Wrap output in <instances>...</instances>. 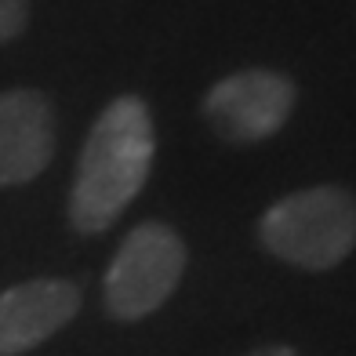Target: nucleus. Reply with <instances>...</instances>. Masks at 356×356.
Listing matches in <instances>:
<instances>
[{
	"label": "nucleus",
	"mask_w": 356,
	"mask_h": 356,
	"mask_svg": "<svg viewBox=\"0 0 356 356\" xmlns=\"http://www.w3.org/2000/svg\"><path fill=\"white\" fill-rule=\"evenodd\" d=\"M153 117L135 95L109 102L80 149L70 189V225L76 233H106L131 204L153 168Z\"/></svg>",
	"instance_id": "1"
},
{
	"label": "nucleus",
	"mask_w": 356,
	"mask_h": 356,
	"mask_svg": "<svg viewBox=\"0 0 356 356\" xmlns=\"http://www.w3.org/2000/svg\"><path fill=\"white\" fill-rule=\"evenodd\" d=\"M258 236L280 262L309 273L334 269L356 248V197L338 186L298 189L262 215Z\"/></svg>",
	"instance_id": "2"
},
{
	"label": "nucleus",
	"mask_w": 356,
	"mask_h": 356,
	"mask_svg": "<svg viewBox=\"0 0 356 356\" xmlns=\"http://www.w3.org/2000/svg\"><path fill=\"white\" fill-rule=\"evenodd\" d=\"M186 273V244L171 225L145 222L124 236L106 269V313L113 320H145L171 298Z\"/></svg>",
	"instance_id": "3"
},
{
	"label": "nucleus",
	"mask_w": 356,
	"mask_h": 356,
	"mask_svg": "<svg viewBox=\"0 0 356 356\" xmlns=\"http://www.w3.org/2000/svg\"><path fill=\"white\" fill-rule=\"evenodd\" d=\"M295 109V84L269 70H244L218 80L204 99V117L225 142H262Z\"/></svg>",
	"instance_id": "4"
},
{
	"label": "nucleus",
	"mask_w": 356,
	"mask_h": 356,
	"mask_svg": "<svg viewBox=\"0 0 356 356\" xmlns=\"http://www.w3.org/2000/svg\"><path fill=\"white\" fill-rule=\"evenodd\" d=\"M55 156V109L33 88L0 91V189L26 186Z\"/></svg>",
	"instance_id": "5"
},
{
	"label": "nucleus",
	"mask_w": 356,
	"mask_h": 356,
	"mask_svg": "<svg viewBox=\"0 0 356 356\" xmlns=\"http://www.w3.org/2000/svg\"><path fill=\"white\" fill-rule=\"evenodd\" d=\"M80 313L73 280H26L0 291V356H22Z\"/></svg>",
	"instance_id": "6"
},
{
	"label": "nucleus",
	"mask_w": 356,
	"mask_h": 356,
	"mask_svg": "<svg viewBox=\"0 0 356 356\" xmlns=\"http://www.w3.org/2000/svg\"><path fill=\"white\" fill-rule=\"evenodd\" d=\"M29 22V0H0V44L15 40Z\"/></svg>",
	"instance_id": "7"
},
{
	"label": "nucleus",
	"mask_w": 356,
	"mask_h": 356,
	"mask_svg": "<svg viewBox=\"0 0 356 356\" xmlns=\"http://www.w3.org/2000/svg\"><path fill=\"white\" fill-rule=\"evenodd\" d=\"M248 356H298V353L291 349V346H262V349H254Z\"/></svg>",
	"instance_id": "8"
}]
</instances>
